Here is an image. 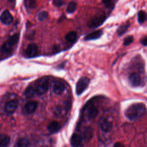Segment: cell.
Returning <instances> with one entry per match:
<instances>
[{
  "label": "cell",
  "mask_w": 147,
  "mask_h": 147,
  "mask_svg": "<svg viewBox=\"0 0 147 147\" xmlns=\"http://www.w3.org/2000/svg\"><path fill=\"white\" fill-rule=\"evenodd\" d=\"M146 111L143 103H136L130 105L125 111V116L130 121H136L143 116Z\"/></svg>",
  "instance_id": "obj_1"
},
{
  "label": "cell",
  "mask_w": 147,
  "mask_h": 147,
  "mask_svg": "<svg viewBox=\"0 0 147 147\" xmlns=\"http://www.w3.org/2000/svg\"><path fill=\"white\" fill-rule=\"evenodd\" d=\"M20 33H15L11 36L9 37L8 39L2 44L1 47L2 55L8 56L10 55L13 51V47L16 45L19 41Z\"/></svg>",
  "instance_id": "obj_2"
},
{
  "label": "cell",
  "mask_w": 147,
  "mask_h": 147,
  "mask_svg": "<svg viewBox=\"0 0 147 147\" xmlns=\"http://www.w3.org/2000/svg\"><path fill=\"white\" fill-rule=\"evenodd\" d=\"M106 20V17L104 14H99L93 17L88 22V26L90 28H95L100 26Z\"/></svg>",
  "instance_id": "obj_3"
},
{
  "label": "cell",
  "mask_w": 147,
  "mask_h": 147,
  "mask_svg": "<svg viewBox=\"0 0 147 147\" xmlns=\"http://www.w3.org/2000/svg\"><path fill=\"white\" fill-rule=\"evenodd\" d=\"M90 83V79L87 77H82L77 82L76 85V93L80 95L88 87Z\"/></svg>",
  "instance_id": "obj_4"
},
{
  "label": "cell",
  "mask_w": 147,
  "mask_h": 147,
  "mask_svg": "<svg viewBox=\"0 0 147 147\" xmlns=\"http://www.w3.org/2000/svg\"><path fill=\"white\" fill-rule=\"evenodd\" d=\"M49 88V82L47 80H41L35 88L36 93L38 95H43L45 94Z\"/></svg>",
  "instance_id": "obj_5"
},
{
  "label": "cell",
  "mask_w": 147,
  "mask_h": 147,
  "mask_svg": "<svg viewBox=\"0 0 147 147\" xmlns=\"http://www.w3.org/2000/svg\"><path fill=\"white\" fill-rule=\"evenodd\" d=\"M37 53L38 47L34 43L29 44L25 50V55L29 58H32L36 56Z\"/></svg>",
  "instance_id": "obj_6"
},
{
  "label": "cell",
  "mask_w": 147,
  "mask_h": 147,
  "mask_svg": "<svg viewBox=\"0 0 147 147\" xmlns=\"http://www.w3.org/2000/svg\"><path fill=\"white\" fill-rule=\"evenodd\" d=\"M99 125L101 129L106 132L110 131L112 129V123L105 118H102L99 121Z\"/></svg>",
  "instance_id": "obj_7"
},
{
  "label": "cell",
  "mask_w": 147,
  "mask_h": 147,
  "mask_svg": "<svg viewBox=\"0 0 147 147\" xmlns=\"http://www.w3.org/2000/svg\"><path fill=\"white\" fill-rule=\"evenodd\" d=\"M1 21L5 25H9L13 22V17L7 10H5L1 13Z\"/></svg>",
  "instance_id": "obj_8"
},
{
  "label": "cell",
  "mask_w": 147,
  "mask_h": 147,
  "mask_svg": "<svg viewBox=\"0 0 147 147\" xmlns=\"http://www.w3.org/2000/svg\"><path fill=\"white\" fill-rule=\"evenodd\" d=\"M18 102L17 100H11L7 102L5 106V110L7 113L11 114L14 112L18 107Z\"/></svg>",
  "instance_id": "obj_9"
},
{
  "label": "cell",
  "mask_w": 147,
  "mask_h": 147,
  "mask_svg": "<svg viewBox=\"0 0 147 147\" xmlns=\"http://www.w3.org/2000/svg\"><path fill=\"white\" fill-rule=\"evenodd\" d=\"M103 34V31L102 29H99L97 30H95L93 32H91L87 35H86L84 40L85 41H90V40H94L99 38Z\"/></svg>",
  "instance_id": "obj_10"
},
{
  "label": "cell",
  "mask_w": 147,
  "mask_h": 147,
  "mask_svg": "<svg viewBox=\"0 0 147 147\" xmlns=\"http://www.w3.org/2000/svg\"><path fill=\"white\" fill-rule=\"evenodd\" d=\"M37 107V102L36 101H29L27 102L24 106V110L27 114L34 113Z\"/></svg>",
  "instance_id": "obj_11"
},
{
  "label": "cell",
  "mask_w": 147,
  "mask_h": 147,
  "mask_svg": "<svg viewBox=\"0 0 147 147\" xmlns=\"http://www.w3.org/2000/svg\"><path fill=\"white\" fill-rule=\"evenodd\" d=\"M86 117L89 119H92L95 118L98 115V110L93 105H90L88 106L87 109H86Z\"/></svg>",
  "instance_id": "obj_12"
},
{
  "label": "cell",
  "mask_w": 147,
  "mask_h": 147,
  "mask_svg": "<svg viewBox=\"0 0 147 147\" xmlns=\"http://www.w3.org/2000/svg\"><path fill=\"white\" fill-rule=\"evenodd\" d=\"M129 82L130 84L134 87L138 86L141 83V78L138 74L136 72L132 73L129 76Z\"/></svg>",
  "instance_id": "obj_13"
},
{
  "label": "cell",
  "mask_w": 147,
  "mask_h": 147,
  "mask_svg": "<svg viewBox=\"0 0 147 147\" xmlns=\"http://www.w3.org/2000/svg\"><path fill=\"white\" fill-rule=\"evenodd\" d=\"M71 144L74 147L79 146L82 142V138L77 134H73L71 138Z\"/></svg>",
  "instance_id": "obj_14"
},
{
  "label": "cell",
  "mask_w": 147,
  "mask_h": 147,
  "mask_svg": "<svg viewBox=\"0 0 147 147\" xmlns=\"http://www.w3.org/2000/svg\"><path fill=\"white\" fill-rule=\"evenodd\" d=\"M65 89L64 84L59 81L56 82L53 86V91L56 94H61Z\"/></svg>",
  "instance_id": "obj_15"
},
{
  "label": "cell",
  "mask_w": 147,
  "mask_h": 147,
  "mask_svg": "<svg viewBox=\"0 0 147 147\" xmlns=\"http://www.w3.org/2000/svg\"><path fill=\"white\" fill-rule=\"evenodd\" d=\"M60 125L57 121H53L48 126V129L51 133H54L58 131L60 129Z\"/></svg>",
  "instance_id": "obj_16"
},
{
  "label": "cell",
  "mask_w": 147,
  "mask_h": 147,
  "mask_svg": "<svg viewBox=\"0 0 147 147\" xmlns=\"http://www.w3.org/2000/svg\"><path fill=\"white\" fill-rule=\"evenodd\" d=\"M65 39L70 43L75 42L77 40V33L75 31H71L65 36Z\"/></svg>",
  "instance_id": "obj_17"
},
{
  "label": "cell",
  "mask_w": 147,
  "mask_h": 147,
  "mask_svg": "<svg viewBox=\"0 0 147 147\" xmlns=\"http://www.w3.org/2000/svg\"><path fill=\"white\" fill-rule=\"evenodd\" d=\"M137 20L139 24H143L147 20V13L143 10L139 11L137 13Z\"/></svg>",
  "instance_id": "obj_18"
},
{
  "label": "cell",
  "mask_w": 147,
  "mask_h": 147,
  "mask_svg": "<svg viewBox=\"0 0 147 147\" xmlns=\"http://www.w3.org/2000/svg\"><path fill=\"white\" fill-rule=\"evenodd\" d=\"M24 4L28 10H33L37 5L36 0H24Z\"/></svg>",
  "instance_id": "obj_19"
},
{
  "label": "cell",
  "mask_w": 147,
  "mask_h": 147,
  "mask_svg": "<svg viewBox=\"0 0 147 147\" xmlns=\"http://www.w3.org/2000/svg\"><path fill=\"white\" fill-rule=\"evenodd\" d=\"M129 26H130V23L129 22L123 24V25H122L119 26L118 27V28L117 29V32L119 36H122L127 30Z\"/></svg>",
  "instance_id": "obj_20"
},
{
  "label": "cell",
  "mask_w": 147,
  "mask_h": 147,
  "mask_svg": "<svg viewBox=\"0 0 147 147\" xmlns=\"http://www.w3.org/2000/svg\"><path fill=\"white\" fill-rule=\"evenodd\" d=\"M10 142V137L6 134H2L0 137L1 147L6 146Z\"/></svg>",
  "instance_id": "obj_21"
},
{
  "label": "cell",
  "mask_w": 147,
  "mask_h": 147,
  "mask_svg": "<svg viewBox=\"0 0 147 147\" xmlns=\"http://www.w3.org/2000/svg\"><path fill=\"white\" fill-rule=\"evenodd\" d=\"M76 3L74 1H71L69 2L67 5V6L66 7V11L69 14H71L76 10Z\"/></svg>",
  "instance_id": "obj_22"
},
{
  "label": "cell",
  "mask_w": 147,
  "mask_h": 147,
  "mask_svg": "<svg viewBox=\"0 0 147 147\" xmlns=\"http://www.w3.org/2000/svg\"><path fill=\"white\" fill-rule=\"evenodd\" d=\"M29 145V140L26 138H20L17 143V147H28Z\"/></svg>",
  "instance_id": "obj_23"
},
{
  "label": "cell",
  "mask_w": 147,
  "mask_h": 147,
  "mask_svg": "<svg viewBox=\"0 0 147 147\" xmlns=\"http://www.w3.org/2000/svg\"><path fill=\"white\" fill-rule=\"evenodd\" d=\"M48 13L45 10H42L38 13L37 16V19L39 21L41 22L45 20L48 18Z\"/></svg>",
  "instance_id": "obj_24"
},
{
  "label": "cell",
  "mask_w": 147,
  "mask_h": 147,
  "mask_svg": "<svg viewBox=\"0 0 147 147\" xmlns=\"http://www.w3.org/2000/svg\"><path fill=\"white\" fill-rule=\"evenodd\" d=\"M34 93H36V90L34 87L32 86H29L25 90V95L26 97L30 98L34 95Z\"/></svg>",
  "instance_id": "obj_25"
},
{
  "label": "cell",
  "mask_w": 147,
  "mask_h": 147,
  "mask_svg": "<svg viewBox=\"0 0 147 147\" xmlns=\"http://www.w3.org/2000/svg\"><path fill=\"white\" fill-rule=\"evenodd\" d=\"M84 137L87 140H90L92 137V129L91 128H87L85 130Z\"/></svg>",
  "instance_id": "obj_26"
},
{
  "label": "cell",
  "mask_w": 147,
  "mask_h": 147,
  "mask_svg": "<svg viewBox=\"0 0 147 147\" xmlns=\"http://www.w3.org/2000/svg\"><path fill=\"white\" fill-rule=\"evenodd\" d=\"M134 40V38L132 36H127L123 40V45L124 46H128L130 45L131 43L133 42Z\"/></svg>",
  "instance_id": "obj_27"
},
{
  "label": "cell",
  "mask_w": 147,
  "mask_h": 147,
  "mask_svg": "<svg viewBox=\"0 0 147 147\" xmlns=\"http://www.w3.org/2000/svg\"><path fill=\"white\" fill-rule=\"evenodd\" d=\"M102 2L107 8H112L114 6V0H102Z\"/></svg>",
  "instance_id": "obj_28"
},
{
  "label": "cell",
  "mask_w": 147,
  "mask_h": 147,
  "mask_svg": "<svg viewBox=\"0 0 147 147\" xmlns=\"http://www.w3.org/2000/svg\"><path fill=\"white\" fill-rule=\"evenodd\" d=\"M53 3L56 6L61 7L64 4L65 0H53Z\"/></svg>",
  "instance_id": "obj_29"
},
{
  "label": "cell",
  "mask_w": 147,
  "mask_h": 147,
  "mask_svg": "<svg viewBox=\"0 0 147 147\" xmlns=\"http://www.w3.org/2000/svg\"><path fill=\"white\" fill-rule=\"evenodd\" d=\"M140 42L144 46H147V36H145L141 38V40H140Z\"/></svg>",
  "instance_id": "obj_30"
},
{
  "label": "cell",
  "mask_w": 147,
  "mask_h": 147,
  "mask_svg": "<svg viewBox=\"0 0 147 147\" xmlns=\"http://www.w3.org/2000/svg\"><path fill=\"white\" fill-rule=\"evenodd\" d=\"M114 147H124V146H123V145L121 142H116L114 144Z\"/></svg>",
  "instance_id": "obj_31"
},
{
  "label": "cell",
  "mask_w": 147,
  "mask_h": 147,
  "mask_svg": "<svg viewBox=\"0 0 147 147\" xmlns=\"http://www.w3.org/2000/svg\"><path fill=\"white\" fill-rule=\"evenodd\" d=\"M10 3H14L15 4V2H16V0H8Z\"/></svg>",
  "instance_id": "obj_32"
}]
</instances>
